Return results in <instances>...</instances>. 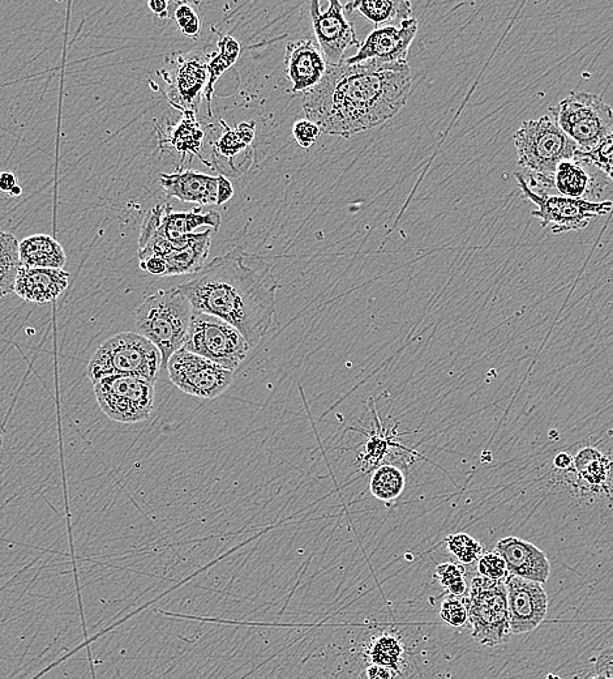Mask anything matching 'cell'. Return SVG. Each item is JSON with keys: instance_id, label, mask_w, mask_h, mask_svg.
I'll list each match as a JSON object with an SVG mask.
<instances>
[{"instance_id": "cell-14", "label": "cell", "mask_w": 613, "mask_h": 679, "mask_svg": "<svg viewBox=\"0 0 613 679\" xmlns=\"http://www.w3.org/2000/svg\"><path fill=\"white\" fill-rule=\"evenodd\" d=\"M418 33V20L411 17L402 21L400 27L388 25L375 29L360 44L358 53L349 59L347 64H357L367 61L380 63H407V55L415 36Z\"/></svg>"}, {"instance_id": "cell-2", "label": "cell", "mask_w": 613, "mask_h": 679, "mask_svg": "<svg viewBox=\"0 0 613 679\" xmlns=\"http://www.w3.org/2000/svg\"><path fill=\"white\" fill-rule=\"evenodd\" d=\"M178 289L194 311L225 320L251 348L274 326L280 284L272 266L259 254L234 249L217 256Z\"/></svg>"}, {"instance_id": "cell-3", "label": "cell", "mask_w": 613, "mask_h": 679, "mask_svg": "<svg viewBox=\"0 0 613 679\" xmlns=\"http://www.w3.org/2000/svg\"><path fill=\"white\" fill-rule=\"evenodd\" d=\"M518 155V165L527 186L538 187L537 194L554 190V175L560 162L572 160L578 148L576 143L555 122L550 114L522 123L513 136Z\"/></svg>"}, {"instance_id": "cell-7", "label": "cell", "mask_w": 613, "mask_h": 679, "mask_svg": "<svg viewBox=\"0 0 613 679\" xmlns=\"http://www.w3.org/2000/svg\"><path fill=\"white\" fill-rule=\"evenodd\" d=\"M465 605L475 642L484 647H496L508 642L512 631L505 580L496 582L477 576L470 584Z\"/></svg>"}, {"instance_id": "cell-18", "label": "cell", "mask_w": 613, "mask_h": 679, "mask_svg": "<svg viewBox=\"0 0 613 679\" xmlns=\"http://www.w3.org/2000/svg\"><path fill=\"white\" fill-rule=\"evenodd\" d=\"M495 552L503 557L509 575L539 584H546L550 579L551 565L546 553L529 541L503 538L497 542Z\"/></svg>"}, {"instance_id": "cell-13", "label": "cell", "mask_w": 613, "mask_h": 679, "mask_svg": "<svg viewBox=\"0 0 613 679\" xmlns=\"http://www.w3.org/2000/svg\"><path fill=\"white\" fill-rule=\"evenodd\" d=\"M312 27L321 53L328 66H338L345 61L346 50L360 46L353 24L346 19L345 6L330 0L327 10H320L319 0L310 3Z\"/></svg>"}, {"instance_id": "cell-35", "label": "cell", "mask_w": 613, "mask_h": 679, "mask_svg": "<svg viewBox=\"0 0 613 679\" xmlns=\"http://www.w3.org/2000/svg\"><path fill=\"white\" fill-rule=\"evenodd\" d=\"M436 576L450 595L460 597L467 592L464 567L458 566L456 563H441L437 566Z\"/></svg>"}, {"instance_id": "cell-40", "label": "cell", "mask_w": 613, "mask_h": 679, "mask_svg": "<svg viewBox=\"0 0 613 679\" xmlns=\"http://www.w3.org/2000/svg\"><path fill=\"white\" fill-rule=\"evenodd\" d=\"M597 677L613 679V647L600 652L594 663Z\"/></svg>"}, {"instance_id": "cell-50", "label": "cell", "mask_w": 613, "mask_h": 679, "mask_svg": "<svg viewBox=\"0 0 613 679\" xmlns=\"http://www.w3.org/2000/svg\"><path fill=\"white\" fill-rule=\"evenodd\" d=\"M0 446H2V437H0Z\"/></svg>"}, {"instance_id": "cell-12", "label": "cell", "mask_w": 613, "mask_h": 679, "mask_svg": "<svg viewBox=\"0 0 613 679\" xmlns=\"http://www.w3.org/2000/svg\"><path fill=\"white\" fill-rule=\"evenodd\" d=\"M166 370L175 387L199 399H217L234 380L231 371L184 348L171 356Z\"/></svg>"}, {"instance_id": "cell-16", "label": "cell", "mask_w": 613, "mask_h": 679, "mask_svg": "<svg viewBox=\"0 0 613 679\" xmlns=\"http://www.w3.org/2000/svg\"><path fill=\"white\" fill-rule=\"evenodd\" d=\"M611 183L606 175L577 156L572 160L560 162L554 175V190L559 192V195L587 202L599 199Z\"/></svg>"}, {"instance_id": "cell-42", "label": "cell", "mask_w": 613, "mask_h": 679, "mask_svg": "<svg viewBox=\"0 0 613 679\" xmlns=\"http://www.w3.org/2000/svg\"><path fill=\"white\" fill-rule=\"evenodd\" d=\"M148 7L154 17H156V24L157 21H160L158 25H164L170 19V2H166V0H150Z\"/></svg>"}, {"instance_id": "cell-21", "label": "cell", "mask_w": 613, "mask_h": 679, "mask_svg": "<svg viewBox=\"0 0 613 679\" xmlns=\"http://www.w3.org/2000/svg\"><path fill=\"white\" fill-rule=\"evenodd\" d=\"M220 213L209 211L201 212L200 208H195L192 212H174L173 207L167 203L164 217L160 228L154 232L153 236L140 246V250L156 245L160 242H173L188 234H194V230L208 226L209 229L217 230L221 228Z\"/></svg>"}, {"instance_id": "cell-20", "label": "cell", "mask_w": 613, "mask_h": 679, "mask_svg": "<svg viewBox=\"0 0 613 679\" xmlns=\"http://www.w3.org/2000/svg\"><path fill=\"white\" fill-rule=\"evenodd\" d=\"M160 185L164 189L167 199L177 198L180 202L196 203L200 206L217 204L218 177L195 172V170H180L160 175Z\"/></svg>"}, {"instance_id": "cell-17", "label": "cell", "mask_w": 613, "mask_h": 679, "mask_svg": "<svg viewBox=\"0 0 613 679\" xmlns=\"http://www.w3.org/2000/svg\"><path fill=\"white\" fill-rule=\"evenodd\" d=\"M286 75L293 93H307L323 80L328 63L319 46L311 40L289 42L286 46Z\"/></svg>"}, {"instance_id": "cell-8", "label": "cell", "mask_w": 613, "mask_h": 679, "mask_svg": "<svg viewBox=\"0 0 613 679\" xmlns=\"http://www.w3.org/2000/svg\"><path fill=\"white\" fill-rule=\"evenodd\" d=\"M184 349L234 373L246 361L251 345L225 320L194 311Z\"/></svg>"}, {"instance_id": "cell-44", "label": "cell", "mask_w": 613, "mask_h": 679, "mask_svg": "<svg viewBox=\"0 0 613 679\" xmlns=\"http://www.w3.org/2000/svg\"><path fill=\"white\" fill-rule=\"evenodd\" d=\"M17 186V179L14 173L2 172L0 173V191L10 194L12 189Z\"/></svg>"}, {"instance_id": "cell-43", "label": "cell", "mask_w": 613, "mask_h": 679, "mask_svg": "<svg viewBox=\"0 0 613 679\" xmlns=\"http://www.w3.org/2000/svg\"><path fill=\"white\" fill-rule=\"evenodd\" d=\"M234 196V187L225 175H218L217 206H224Z\"/></svg>"}, {"instance_id": "cell-49", "label": "cell", "mask_w": 613, "mask_h": 679, "mask_svg": "<svg viewBox=\"0 0 613 679\" xmlns=\"http://www.w3.org/2000/svg\"><path fill=\"white\" fill-rule=\"evenodd\" d=\"M589 679H607V678H602V677H593V678H589Z\"/></svg>"}, {"instance_id": "cell-28", "label": "cell", "mask_w": 613, "mask_h": 679, "mask_svg": "<svg viewBox=\"0 0 613 679\" xmlns=\"http://www.w3.org/2000/svg\"><path fill=\"white\" fill-rule=\"evenodd\" d=\"M406 488V476L397 465H380L372 473L370 491L376 499L383 502L396 501Z\"/></svg>"}, {"instance_id": "cell-48", "label": "cell", "mask_w": 613, "mask_h": 679, "mask_svg": "<svg viewBox=\"0 0 613 679\" xmlns=\"http://www.w3.org/2000/svg\"><path fill=\"white\" fill-rule=\"evenodd\" d=\"M544 679H560L559 676H555V674H548V676Z\"/></svg>"}, {"instance_id": "cell-29", "label": "cell", "mask_w": 613, "mask_h": 679, "mask_svg": "<svg viewBox=\"0 0 613 679\" xmlns=\"http://www.w3.org/2000/svg\"><path fill=\"white\" fill-rule=\"evenodd\" d=\"M574 463L582 480L595 488H602L610 477L611 461L604 458L595 448L581 451L574 459Z\"/></svg>"}, {"instance_id": "cell-33", "label": "cell", "mask_w": 613, "mask_h": 679, "mask_svg": "<svg viewBox=\"0 0 613 679\" xmlns=\"http://www.w3.org/2000/svg\"><path fill=\"white\" fill-rule=\"evenodd\" d=\"M170 19L177 21L179 31L184 36L197 38L200 36L201 21L199 15L190 3L170 2Z\"/></svg>"}, {"instance_id": "cell-23", "label": "cell", "mask_w": 613, "mask_h": 679, "mask_svg": "<svg viewBox=\"0 0 613 679\" xmlns=\"http://www.w3.org/2000/svg\"><path fill=\"white\" fill-rule=\"evenodd\" d=\"M20 262L25 268L63 269L67 264L66 251L57 239L36 234L20 242Z\"/></svg>"}, {"instance_id": "cell-31", "label": "cell", "mask_w": 613, "mask_h": 679, "mask_svg": "<svg viewBox=\"0 0 613 679\" xmlns=\"http://www.w3.org/2000/svg\"><path fill=\"white\" fill-rule=\"evenodd\" d=\"M381 424L377 427L375 434L368 437L366 442V448H364L363 454L359 455L360 463L363 464V468H372L375 465L380 464L384 461L385 456L389 454L390 448L393 446L392 437H389L388 431L381 430Z\"/></svg>"}, {"instance_id": "cell-10", "label": "cell", "mask_w": 613, "mask_h": 679, "mask_svg": "<svg viewBox=\"0 0 613 679\" xmlns=\"http://www.w3.org/2000/svg\"><path fill=\"white\" fill-rule=\"evenodd\" d=\"M93 390L101 411L120 424L147 421L154 411L156 388L147 379L107 377L93 383Z\"/></svg>"}, {"instance_id": "cell-36", "label": "cell", "mask_w": 613, "mask_h": 679, "mask_svg": "<svg viewBox=\"0 0 613 679\" xmlns=\"http://www.w3.org/2000/svg\"><path fill=\"white\" fill-rule=\"evenodd\" d=\"M576 156L593 165L613 183V135L604 140L593 152H577Z\"/></svg>"}, {"instance_id": "cell-46", "label": "cell", "mask_w": 613, "mask_h": 679, "mask_svg": "<svg viewBox=\"0 0 613 679\" xmlns=\"http://www.w3.org/2000/svg\"><path fill=\"white\" fill-rule=\"evenodd\" d=\"M554 463L555 467L561 469V471H568L572 467L573 459L568 454H560L556 456Z\"/></svg>"}, {"instance_id": "cell-37", "label": "cell", "mask_w": 613, "mask_h": 679, "mask_svg": "<svg viewBox=\"0 0 613 679\" xmlns=\"http://www.w3.org/2000/svg\"><path fill=\"white\" fill-rule=\"evenodd\" d=\"M478 574L482 578L500 582V580L508 578L509 572L503 557L497 552H490L480 557L478 561Z\"/></svg>"}, {"instance_id": "cell-11", "label": "cell", "mask_w": 613, "mask_h": 679, "mask_svg": "<svg viewBox=\"0 0 613 679\" xmlns=\"http://www.w3.org/2000/svg\"><path fill=\"white\" fill-rule=\"evenodd\" d=\"M209 55L203 51L166 55L165 67L158 75L166 84L170 104L182 111L197 113L208 83Z\"/></svg>"}, {"instance_id": "cell-19", "label": "cell", "mask_w": 613, "mask_h": 679, "mask_svg": "<svg viewBox=\"0 0 613 679\" xmlns=\"http://www.w3.org/2000/svg\"><path fill=\"white\" fill-rule=\"evenodd\" d=\"M70 279V273L64 269L21 267L14 293L21 300L47 305L57 301L66 292Z\"/></svg>"}, {"instance_id": "cell-15", "label": "cell", "mask_w": 613, "mask_h": 679, "mask_svg": "<svg viewBox=\"0 0 613 679\" xmlns=\"http://www.w3.org/2000/svg\"><path fill=\"white\" fill-rule=\"evenodd\" d=\"M505 587L512 634L521 635L537 629L548 612V596L543 584L508 575Z\"/></svg>"}, {"instance_id": "cell-47", "label": "cell", "mask_w": 613, "mask_h": 679, "mask_svg": "<svg viewBox=\"0 0 613 679\" xmlns=\"http://www.w3.org/2000/svg\"><path fill=\"white\" fill-rule=\"evenodd\" d=\"M10 195L12 196H21L23 195V189L19 185L15 186L14 189L10 192Z\"/></svg>"}, {"instance_id": "cell-9", "label": "cell", "mask_w": 613, "mask_h": 679, "mask_svg": "<svg viewBox=\"0 0 613 679\" xmlns=\"http://www.w3.org/2000/svg\"><path fill=\"white\" fill-rule=\"evenodd\" d=\"M518 186L529 202L537 206L531 216L537 217L544 229L554 234L578 232L590 225L591 221L606 216L612 211L611 200L604 202H587L582 199L564 198L561 195L537 194L530 189L521 173H514Z\"/></svg>"}, {"instance_id": "cell-5", "label": "cell", "mask_w": 613, "mask_h": 679, "mask_svg": "<svg viewBox=\"0 0 613 679\" xmlns=\"http://www.w3.org/2000/svg\"><path fill=\"white\" fill-rule=\"evenodd\" d=\"M162 367L160 350L144 336L122 332L111 336L93 354L87 374L96 383L107 377H136L156 383Z\"/></svg>"}, {"instance_id": "cell-27", "label": "cell", "mask_w": 613, "mask_h": 679, "mask_svg": "<svg viewBox=\"0 0 613 679\" xmlns=\"http://www.w3.org/2000/svg\"><path fill=\"white\" fill-rule=\"evenodd\" d=\"M20 242L10 233L0 232V300L15 292L21 268Z\"/></svg>"}, {"instance_id": "cell-26", "label": "cell", "mask_w": 613, "mask_h": 679, "mask_svg": "<svg viewBox=\"0 0 613 679\" xmlns=\"http://www.w3.org/2000/svg\"><path fill=\"white\" fill-rule=\"evenodd\" d=\"M240 51H242V46H240L239 41L229 34H224V36L218 38V53L209 55L208 83L204 91L209 117H213L212 100L217 81L238 62Z\"/></svg>"}, {"instance_id": "cell-30", "label": "cell", "mask_w": 613, "mask_h": 679, "mask_svg": "<svg viewBox=\"0 0 613 679\" xmlns=\"http://www.w3.org/2000/svg\"><path fill=\"white\" fill-rule=\"evenodd\" d=\"M221 125L224 126L225 132L213 144L214 156L225 158L231 168L234 169L235 158L246 151L247 148H250L251 145L240 136L237 128H231L225 121H221Z\"/></svg>"}, {"instance_id": "cell-25", "label": "cell", "mask_w": 613, "mask_h": 679, "mask_svg": "<svg viewBox=\"0 0 613 679\" xmlns=\"http://www.w3.org/2000/svg\"><path fill=\"white\" fill-rule=\"evenodd\" d=\"M203 142L204 130L197 122L194 111H183V118L177 126L171 128L169 136H160L158 139L160 148L170 145L182 155V161L187 156H200Z\"/></svg>"}, {"instance_id": "cell-41", "label": "cell", "mask_w": 613, "mask_h": 679, "mask_svg": "<svg viewBox=\"0 0 613 679\" xmlns=\"http://www.w3.org/2000/svg\"><path fill=\"white\" fill-rule=\"evenodd\" d=\"M140 268L149 275L166 277V263L160 256L153 255L140 260Z\"/></svg>"}, {"instance_id": "cell-32", "label": "cell", "mask_w": 613, "mask_h": 679, "mask_svg": "<svg viewBox=\"0 0 613 679\" xmlns=\"http://www.w3.org/2000/svg\"><path fill=\"white\" fill-rule=\"evenodd\" d=\"M449 552L462 563L470 566L478 562L483 555V548L478 540L467 535V533H456L447 537Z\"/></svg>"}, {"instance_id": "cell-24", "label": "cell", "mask_w": 613, "mask_h": 679, "mask_svg": "<svg viewBox=\"0 0 613 679\" xmlns=\"http://www.w3.org/2000/svg\"><path fill=\"white\" fill-rule=\"evenodd\" d=\"M358 12L377 28L411 19L413 6L407 0H360L350 2L345 11Z\"/></svg>"}, {"instance_id": "cell-39", "label": "cell", "mask_w": 613, "mask_h": 679, "mask_svg": "<svg viewBox=\"0 0 613 679\" xmlns=\"http://www.w3.org/2000/svg\"><path fill=\"white\" fill-rule=\"evenodd\" d=\"M320 134L319 126L310 121V119H300V121L294 123V140L303 149L311 148L316 143V140L319 139Z\"/></svg>"}, {"instance_id": "cell-38", "label": "cell", "mask_w": 613, "mask_h": 679, "mask_svg": "<svg viewBox=\"0 0 613 679\" xmlns=\"http://www.w3.org/2000/svg\"><path fill=\"white\" fill-rule=\"evenodd\" d=\"M440 617L452 627H462L469 622V614H467L465 602L458 600L454 596L443 601Z\"/></svg>"}, {"instance_id": "cell-34", "label": "cell", "mask_w": 613, "mask_h": 679, "mask_svg": "<svg viewBox=\"0 0 613 679\" xmlns=\"http://www.w3.org/2000/svg\"><path fill=\"white\" fill-rule=\"evenodd\" d=\"M402 656L400 642L393 636H381L372 647L371 657L375 665L397 669Z\"/></svg>"}, {"instance_id": "cell-1", "label": "cell", "mask_w": 613, "mask_h": 679, "mask_svg": "<svg viewBox=\"0 0 613 679\" xmlns=\"http://www.w3.org/2000/svg\"><path fill=\"white\" fill-rule=\"evenodd\" d=\"M411 88L407 63L342 62L328 66L323 80L304 93L303 110L324 134L349 139L392 119Z\"/></svg>"}, {"instance_id": "cell-4", "label": "cell", "mask_w": 613, "mask_h": 679, "mask_svg": "<svg viewBox=\"0 0 613 679\" xmlns=\"http://www.w3.org/2000/svg\"><path fill=\"white\" fill-rule=\"evenodd\" d=\"M192 309L190 301L178 288L160 290L145 297L135 311L137 333L156 345L165 367L171 356L184 348L190 331Z\"/></svg>"}, {"instance_id": "cell-45", "label": "cell", "mask_w": 613, "mask_h": 679, "mask_svg": "<svg viewBox=\"0 0 613 679\" xmlns=\"http://www.w3.org/2000/svg\"><path fill=\"white\" fill-rule=\"evenodd\" d=\"M367 677L368 679H390L392 678V674H390L389 668H385V666L374 665L371 666V668H368Z\"/></svg>"}, {"instance_id": "cell-6", "label": "cell", "mask_w": 613, "mask_h": 679, "mask_svg": "<svg viewBox=\"0 0 613 679\" xmlns=\"http://www.w3.org/2000/svg\"><path fill=\"white\" fill-rule=\"evenodd\" d=\"M550 113L557 126L576 143L578 152H593L613 135V109L593 93H573Z\"/></svg>"}, {"instance_id": "cell-22", "label": "cell", "mask_w": 613, "mask_h": 679, "mask_svg": "<svg viewBox=\"0 0 613 679\" xmlns=\"http://www.w3.org/2000/svg\"><path fill=\"white\" fill-rule=\"evenodd\" d=\"M210 247L212 229L196 233L194 241L183 249L171 250L160 256L166 263V276L196 275L207 264Z\"/></svg>"}]
</instances>
